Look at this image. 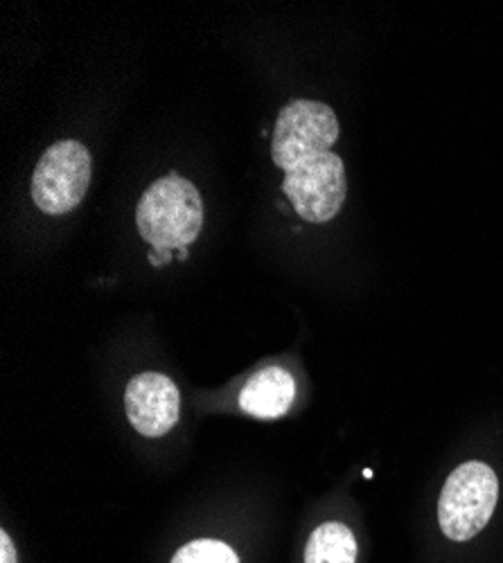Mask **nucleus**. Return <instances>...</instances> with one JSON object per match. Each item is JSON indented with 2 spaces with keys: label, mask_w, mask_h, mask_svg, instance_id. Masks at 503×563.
Wrapping results in <instances>:
<instances>
[{
  "label": "nucleus",
  "mask_w": 503,
  "mask_h": 563,
  "mask_svg": "<svg viewBox=\"0 0 503 563\" xmlns=\"http://www.w3.org/2000/svg\"><path fill=\"white\" fill-rule=\"evenodd\" d=\"M135 225L154 251L188 249L204 225L199 190L178 174L154 180L135 208Z\"/></svg>",
  "instance_id": "1"
},
{
  "label": "nucleus",
  "mask_w": 503,
  "mask_h": 563,
  "mask_svg": "<svg viewBox=\"0 0 503 563\" xmlns=\"http://www.w3.org/2000/svg\"><path fill=\"white\" fill-rule=\"evenodd\" d=\"M499 500V481L492 466L472 460L447 478L438 500V523L447 539L470 541L488 521Z\"/></svg>",
  "instance_id": "2"
},
{
  "label": "nucleus",
  "mask_w": 503,
  "mask_h": 563,
  "mask_svg": "<svg viewBox=\"0 0 503 563\" xmlns=\"http://www.w3.org/2000/svg\"><path fill=\"white\" fill-rule=\"evenodd\" d=\"M339 133V120L328 104L294 100L278 113L271 140V158L289 174L316 156L330 154Z\"/></svg>",
  "instance_id": "3"
},
{
  "label": "nucleus",
  "mask_w": 503,
  "mask_h": 563,
  "mask_svg": "<svg viewBox=\"0 0 503 563\" xmlns=\"http://www.w3.org/2000/svg\"><path fill=\"white\" fill-rule=\"evenodd\" d=\"M90 185V152L77 140L48 147L32 174V201L45 214L73 212Z\"/></svg>",
  "instance_id": "4"
},
{
  "label": "nucleus",
  "mask_w": 503,
  "mask_h": 563,
  "mask_svg": "<svg viewBox=\"0 0 503 563\" xmlns=\"http://www.w3.org/2000/svg\"><path fill=\"white\" fill-rule=\"evenodd\" d=\"M283 192L292 199L294 210L309 223L332 221L348 195L343 161L337 154L316 156L294 172L285 174Z\"/></svg>",
  "instance_id": "5"
},
{
  "label": "nucleus",
  "mask_w": 503,
  "mask_h": 563,
  "mask_svg": "<svg viewBox=\"0 0 503 563\" xmlns=\"http://www.w3.org/2000/svg\"><path fill=\"white\" fill-rule=\"evenodd\" d=\"M124 408L131 427L141 435L163 438L178 421V388L165 374L143 372L129 382L124 393Z\"/></svg>",
  "instance_id": "6"
},
{
  "label": "nucleus",
  "mask_w": 503,
  "mask_h": 563,
  "mask_svg": "<svg viewBox=\"0 0 503 563\" xmlns=\"http://www.w3.org/2000/svg\"><path fill=\"white\" fill-rule=\"evenodd\" d=\"M296 397L294 377L283 367H264L247 382L240 408L258 419H278L287 415Z\"/></svg>",
  "instance_id": "7"
},
{
  "label": "nucleus",
  "mask_w": 503,
  "mask_h": 563,
  "mask_svg": "<svg viewBox=\"0 0 503 563\" xmlns=\"http://www.w3.org/2000/svg\"><path fill=\"white\" fill-rule=\"evenodd\" d=\"M357 539L341 523L316 528L305 548V563H357Z\"/></svg>",
  "instance_id": "8"
},
{
  "label": "nucleus",
  "mask_w": 503,
  "mask_h": 563,
  "mask_svg": "<svg viewBox=\"0 0 503 563\" xmlns=\"http://www.w3.org/2000/svg\"><path fill=\"white\" fill-rule=\"evenodd\" d=\"M172 563H240L233 548H228L221 541L212 539H199L188 545H183Z\"/></svg>",
  "instance_id": "9"
},
{
  "label": "nucleus",
  "mask_w": 503,
  "mask_h": 563,
  "mask_svg": "<svg viewBox=\"0 0 503 563\" xmlns=\"http://www.w3.org/2000/svg\"><path fill=\"white\" fill-rule=\"evenodd\" d=\"M0 563H17V552L8 532H0Z\"/></svg>",
  "instance_id": "10"
},
{
  "label": "nucleus",
  "mask_w": 503,
  "mask_h": 563,
  "mask_svg": "<svg viewBox=\"0 0 503 563\" xmlns=\"http://www.w3.org/2000/svg\"><path fill=\"white\" fill-rule=\"evenodd\" d=\"M170 260H172V251H152V255H150L152 266H163V264H167Z\"/></svg>",
  "instance_id": "11"
}]
</instances>
